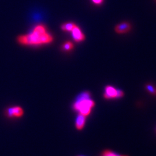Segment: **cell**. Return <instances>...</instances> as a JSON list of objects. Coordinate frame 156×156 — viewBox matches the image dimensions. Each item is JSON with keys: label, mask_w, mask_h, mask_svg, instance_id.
<instances>
[{"label": "cell", "mask_w": 156, "mask_h": 156, "mask_svg": "<svg viewBox=\"0 0 156 156\" xmlns=\"http://www.w3.org/2000/svg\"><path fill=\"white\" fill-rule=\"evenodd\" d=\"M17 41L24 46H41L51 43L53 37L44 25L39 24L35 26L31 33L19 36Z\"/></svg>", "instance_id": "obj_1"}, {"label": "cell", "mask_w": 156, "mask_h": 156, "mask_svg": "<svg viewBox=\"0 0 156 156\" xmlns=\"http://www.w3.org/2000/svg\"><path fill=\"white\" fill-rule=\"evenodd\" d=\"M95 106V102L91 99V93L84 91L78 95L76 101L73 104V108L85 116H89L92 109Z\"/></svg>", "instance_id": "obj_2"}, {"label": "cell", "mask_w": 156, "mask_h": 156, "mask_svg": "<svg viewBox=\"0 0 156 156\" xmlns=\"http://www.w3.org/2000/svg\"><path fill=\"white\" fill-rule=\"evenodd\" d=\"M73 39L76 42H81L86 38L84 34L82 31L81 29L76 25L71 31Z\"/></svg>", "instance_id": "obj_3"}, {"label": "cell", "mask_w": 156, "mask_h": 156, "mask_svg": "<svg viewBox=\"0 0 156 156\" xmlns=\"http://www.w3.org/2000/svg\"><path fill=\"white\" fill-rule=\"evenodd\" d=\"M131 30V26L128 22H123L118 24L115 27V31L119 34L128 33Z\"/></svg>", "instance_id": "obj_4"}, {"label": "cell", "mask_w": 156, "mask_h": 156, "mask_svg": "<svg viewBox=\"0 0 156 156\" xmlns=\"http://www.w3.org/2000/svg\"><path fill=\"white\" fill-rule=\"evenodd\" d=\"M6 112L9 117H21L24 113L22 108L20 106H14L8 108Z\"/></svg>", "instance_id": "obj_5"}, {"label": "cell", "mask_w": 156, "mask_h": 156, "mask_svg": "<svg viewBox=\"0 0 156 156\" xmlns=\"http://www.w3.org/2000/svg\"><path fill=\"white\" fill-rule=\"evenodd\" d=\"M105 92L104 94V97L105 99H113L116 98L117 89L111 86H107L105 87Z\"/></svg>", "instance_id": "obj_6"}, {"label": "cell", "mask_w": 156, "mask_h": 156, "mask_svg": "<svg viewBox=\"0 0 156 156\" xmlns=\"http://www.w3.org/2000/svg\"><path fill=\"white\" fill-rule=\"evenodd\" d=\"M86 116L81 114H79L75 122V126L78 130H82L83 128L86 123Z\"/></svg>", "instance_id": "obj_7"}, {"label": "cell", "mask_w": 156, "mask_h": 156, "mask_svg": "<svg viewBox=\"0 0 156 156\" xmlns=\"http://www.w3.org/2000/svg\"><path fill=\"white\" fill-rule=\"evenodd\" d=\"M76 25L73 22L66 23L63 24H62L61 26V28L62 30L64 31H68V32H71L73 28L76 26Z\"/></svg>", "instance_id": "obj_8"}, {"label": "cell", "mask_w": 156, "mask_h": 156, "mask_svg": "<svg viewBox=\"0 0 156 156\" xmlns=\"http://www.w3.org/2000/svg\"><path fill=\"white\" fill-rule=\"evenodd\" d=\"M62 50L66 51H69L73 49V42L70 41H67L64 44H63V45H62Z\"/></svg>", "instance_id": "obj_9"}, {"label": "cell", "mask_w": 156, "mask_h": 156, "mask_svg": "<svg viewBox=\"0 0 156 156\" xmlns=\"http://www.w3.org/2000/svg\"><path fill=\"white\" fill-rule=\"evenodd\" d=\"M101 156H128L126 155H122L117 154L116 153L114 152L113 151L111 150H105L101 153Z\"/></svg>", "instance_id": "obj_10"}, {"label": "cell", "mask_w": 156, "mask_h": 156, "mask_svg": "<svg viewBox=\"0 0 156 156\" xmlns=\"http://www.w3.org/2000/svg\"><path fill=\"white\" fill-rule=\"evenodd\" d=\"M145 88L147 91H148L151 94L156 95V87L151 84H147L145 86Z\"/></svg>", "instance_id": "obj_11"}, {"label": "cell", "mask_w": 156, "mask_h": 156, "mask_svg": "<svg viewBox=\"0 0 156 156\" xmlns=\"http://www.w3.org/2000/svg\"><path fill=\"white\" fill-rule=\"evenodd\" d=\"M124 95V93L122 90H117V96H116V98H122L123 97Z\"/></svg>", "instance_id": "obj_12"}, {"label": "cell", "mask_w": 156, "mask_h": 156, "mask_svg": "<svg viewBox=\"0 0 156 156\" xmlns=\"http://www.w3.org/2000/svg\"><path fill=\"white\" fill-rule=\"evenodd\" d=\"M91 1L94 4L96 5H100L104 1V0H91Z\"/></svg>", "instance_id": "obj_13"}, {"label": "cell", "mask_w": 156, "mask_h": 156, "mask_svg": "<svg viewBox=\"0 0 156 156\" xmlns=\"http://www.w3.org/2000/svg\"></svg>", "instance_id": "obj_14"}, {"label": "cell", "mask_w": 156, "mask_h": 156, "mask_svg": "<svg viewBox=\"0 0 156 156\" xmlns=\"http://www.w3.org/2000/svg\"></svg>", "instance_id": "obj_15"}]
</instances>
